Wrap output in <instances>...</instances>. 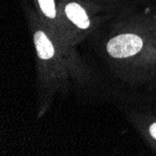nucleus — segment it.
<instances>
[{"instance_id": "f03ea898", "label": "nucleus", "mask_w": 156, "mask_h": 156, "mask_svg": "<svg viewBox=\"0 0 156 156\" xmlns=\"http://www.w3.org/2000/svg\"><path fill=\"white\" fill-rule=\"evenodd\" d=\"M66 13L68 19L73 22L78 27L87 28L90 25V21L85 10L76 3H70L66 7Z\"/></svg>"}, {"instance_id": "20e7f679", "label": "nucleus", "mask_w": 156, "mask_h": 156, "mask_svg": "<svg viewBox=\"0 0 156 156\" xmlns=\"http://www.w3.org/2000/svg\"><path fill=\"white\" fill-rule=\"evenodd\" d=\"M41 10L50 18L55 17V5L53 0H38Z\"/></svg>"}, {"instance_id": "39448f33", "label": "nucleus", "mask_w": 156, "mask_h": 156, "mask_svg": "<svg viewBox=\"0 0 156 156\" xmlns=\"http://www.w3.org/2000/svg\"><path fill=\"white\" fill-rule=\"evenodd\" d=\"M150 133H151V135L156 139V123H153V124L150 127Z\"/></svg>"}, {"instance_id": "f257e3e1", "label": "nucleus", "mask_w": 156, "mask_h": 156, "mask_svg": "<svg viewBox=\"0 0 156 156\" xmlns=\"http://www.w3.org/2000/svg\"><path fill=\"white\" fill-rule=\"evenodd\" d=\"M142 48V40L136 35L124 34L113 37L107 45L108 53L115 58L130 57Z\"/></svg>"}, {"instance_id": "7ed1b4c3", "label": "nucleus", "mask_w": 156, "mask_h": 156, "mask_svg": "<svg viewBox=\"0 0 156 156\" xmlns=\"http://www.w3.org/2000/svg\"><path fill=\"white\" fill-rule=\"evenodd\" d=\"M35 44L37 54L41 59H50L53 56V46L43 32L38 31L35 34Z\"/></svg>"}]
</instances>
